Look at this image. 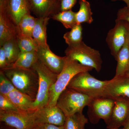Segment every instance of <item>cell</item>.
<instances>
[{
	"instance_id": "cell-1",
	"label": "cell",
	"mask_w": 129,
	"mask_h": 129,
	"mask_svg": "<svg viewBox=\"0 0 129 129\" xmlns=\"http://www.w3.org/2000/svg\"><path fill=\"white\" fill-rule=\"evenodd\" d=\"M1 71L17 90L35 100L39 89V78L34 70L10 67Z\"/></svg>"
},
{
	"instance_id": "cell-2",
	"label": "cell",
	"mask_w": 129,
	"mask_h": 129,
	"mask_svg": "<svg viewBox=\"0 0 129 129\" xmlns=\"http://www.w3.org/2000/svg\"><path fill=\"white\" fill-rule=\"evenodd\" d=\"M93 69L91 67L83 65L78 61L67 56L62 71L58 74L55 83L50 89L49 101L47 106L52 107L56 105L60 94L67 88L74 76L79 73L90 72Z\"/></svg>"
},
{
	"instance_id": "cell-3",
	"label": "cell",
	"mask_w": 129,
	"mask_h": 129,
	"mask_svg": "<svg viewBox=\"0 0 129 129\" xmlns=\"http://www.w3.org/2000/svg\"><path fill=\"white\" fill-rule=\"evenodd\" d=\"M32 69L37 72L39 78V89L34 103L36 111L48 105L50 89L55 83L58 75L51 71L39 59Z\"/></svg>"
},
{
	"instance_id": "cell-4",
	"label": "cell",
	"mask_w": 129,
	"mask_h": 129,
	"mask_svg": "<svg viewBox=\"0 0 129 129\" xmlns=\"http://www.w3.org/2000/svg\"><path fill=\"white\" fill-rule=\"evenodd\" d=\"M109 80L97 79L89 72H81L71 80L67 87L71 88L92 98L102 97Z\"/></svg>"
},
{
	"instance_id": "cell-5",
	"label": "cell",
	"mask_w": 129,
	"mask_h": 129,
	"mask_svg": "<svg viewBox=\"0 0 129 129\" xmlns=\"http://www.w3.org/2000/svg\"><path fill=\"white\" fill-rule=\"evenodd\" d=\"M94 98L67 87L60 94L56 106L66 116L83 112L85 107L89 106Z\"/></svg>"
},
{
	"instance_id": "cell-6",
	"label": "cell",
	"mask_w": 129,
	"mask_h": 129,
	"mask_svg": "<svg viewBox=\"0 0 129 129\" xmlns=\"http://www.w3.org/2000/svg\"><path fill=\"white\" fill-rule=\"evenodd\" d=\"M64 53L68 57L91 67L97 72L101 69L103 61L99 51L88 46L83 41L75 46L68 47Z\"/></svg>"
},
{
	"instance_id": "cell-7",
	"label": "cell",
	"mask_w": 129,
	"mask_h": 129,
	"mask_svg": "<svg viewBox=\"0 0 129 129\" xmlns=\"http://www.w3.org/2000/svg\"><path fill=\"white\" fill-rule=\"evenodd\" d=\"M128 23L127 21L116 19L115 26L109 31L107 35L106 42L111 55L116 60L127 40L128 32Z\"/></svg>"
},
{
	"instance_id": "cell-8",
	"label": "cell",
	"mask_w": 129,
	"mask_h": 129,
	"mask_svg": "<svg viewBox=\"0 0 129 129\" xmlns=\"http://www.w3.org/2000/svg\"><path fill=\"white\" fill-rule=\"evenodd\" d=\"M35 112L0 111V120L15 129H33L35 125Z\"/></svg>"
},
{
	"instance_id": "cell-9",
	"label": "cell",
	"mask_w": 129,
	"mask_h": 129,
	"mask_svg": "<svg viewBox=\"0 0 129 129\" xmlns=\"http://www.w3.org/2000/svg\"><path fill=\"white\" fill-rule=\"evenodd\" d=\"M35 123H47L59 126H64L66 116L62 111L56 105L46 106L35 111L34 113Z\"/></svg>"
},
{
	"instance_id": "cell-10",
	"label": "cell",
	"mask_w": 129,
	"mask_h": 129,
	"mask_svg": "<svg viewBox=\"0 0 129 129\" xmlns=\"http://www.w3.org/2000/svg\"><path fill=\"white\" fill-rule=\"evenodd\" d=\"M115 104L111 117L107 122L109 128H117L128 120L129 113V99L124 97H119L113 99Z\"/></svg>"
},
{
	"instance_id": "cell-11",
	"label": "cell",
	"mask_w": 129,
	"mask_h": 129,
	"mask_svg": "<svg viewBox=\"0 0 129 129\" xmlns=\"http://www.w3.org/2000/svg\"><path fill=\"white\" fill-rule=\"evenodd\" d=\"M0 7V12L6 13L16 26L24 15L31 13L28 0H5Z\"/></svg>"
},
{
	"instance_id": "cell-12",
	"label": "cell",
	"mask_w": 129,
	"mask_h": 129,
	"mask_svg": "<svg viewBox=\"0 0 129 129\" xmlns=\"http://www.w3.org/2000/svg\"><path fill=\"white\" fill-rule=\"evenodd\" d=\"M114 100L109 98L101 97L94 98L88 106L90 115L98 119H103L107 123L111 117Z\"/></svg>"
},
{
	"instance_id": "cell-13",
	"label": "cell",
	"mask_w": 129,
	"mask_h": 129,
	"mask_svg": "<svg viewBox=\"0 0 129 129\" xmlns=\"http://www.w3.org/2000/svg\"><path fill=\"white\" fill-rule=\"evenodd\" d=\"M31 12L37 18H51L60 12V0H28Z\"/></svg>"
},
{
	"instance_id": "cell-14",
	"label": "cell",
	"mask_w": 129,
	"mask_h": 129,
	"mask_svg": "<svg viewBox=\"0 0 129 129\" xmlns=\"http://www.w3.org/2000/svg\"><path fill=\"white\" fill-rule=\"evenodd\" d=\"M39 60L51 71L59 74L62 71L67 56L60 57L52 52L49 46L39 47L37 51Z\"/></svg>"
},
{
	"instance_id": "cell-15",
	"label": "cell",
	"mask_w": 129,
	"mask_h": 129,
	"mask_svg": "<svg viewBox=\"0 0 129 129\" xmlns=\"http://www.w3.org/2000/svg\"><path fill=\"white\" fill-rule=\"evenodd\" d=\"M102 97L112 99L124 97L129 99V78L125 76L114 77L109 80Z\"/></svg>"
},
{
	"instance_id": "cell-16",
	"label": "cell",
	"mask_w": 129,
	"mask_h": 129,
	"mask_svg": "<svg viewBox=\"0 0 129 129\" xmlns=\"http://www.w3.org/2000/svg\"><path fill=\"white\" fill-rule=\"evenodd\" d=\"M6 96L19 111L23 112L35 111L34 108L35 100L17 89L10 92Z\"/></svg>"
},
{
	"instance_id": "cell-17",
	"label": "cell",
	"mask_w": 129,
	"mask_h": 129,
	"mask_svg": "<svg viewBox=\"0 0 129 129\" xmlns=\"http://www.w3.org/2000/svg\"><path fill=\"white\" fill-rule=\"evenodd\" d=\"M17 35V26L6 13L0 12V46L6 40Z\"/></svg>"
},
{
	"instance_id": "cell-18",
	"label": "cell",
	"mask_w": 129,
	"mask_h": 129,
	"mask_svg": "<svg viewBox=\"0 0 129 129\" xmlns=\"http://www.w3.org/2000/svg\"><path fill=\"white\" fill-rule=\"evenodd\" d=\"M116 61L117 64L114 77L125 76L129 70V31L125 44L119 51Z\"/></svg>"
},
{
	"instance_id": "cell-19",
	"label": "cell",
	"mask_w": 129,
	"mask_h": 129,
	"mask_svg": "<svg viewBox=\"0 0 129 129\" xmlns=\"http://www.w3.org/2000/svg\"><path fill=\"white\" fill-rule=\"evenodd\" d=\"M50 18H37L32 32V37L39 47L49 46L47 40V27Z\"/></svg>"
},
{
	"instance_id": "cell-20",
	"label": "cell",
	"mask_w": 129,
	"mask_h": 129,
	"mask_svg": "<svg viewBox=\"0 0 129 129\" xmlns=\"http://www.w3.org/2000/svg\"><path fill=\"white\" fill-rule=\"evenodd\" d=\"M2 46L5 50L9 67H11L17 59L21 52L17 37L14 36L7 40Z\"/></svg>"
},
{
	"instance_id": "cell-21",
	"label": "cell",
	"mask_w": 129,
	"mask_h": 129,
	"mask_svg": "<svg viewBox=\"0 0 129 129\" xmlns=\"http://www.w3.org/2000/svg\"><path fill=\"white\" fill-rule=\"evenodd\" d=\"M39 60L37 51L22 52L11 67L24 69H32Z\"/></svg>"
},
{
	"instance_id": "cell-22",
	"label": "cell",
	"mask_w": 129,
	"mask_h": 129,
	"mask_svg": "<svg viewBox=\"0 0 129 129\" xmlns=\"http://www.w3.org/2000/svg\"><path fill=\"white\" fill-rule=\"evenodd\" d=\"M80 8L76 12V18L77 24H81L86 23L90 24L93 22L92 13L90 4L87 0H79Z\"/></svg>"
},
{
	"instance_id": "cell-23",
	"label": "cell",
	"mask_w": 129,
	"mask_h": 129,
	"mask_svg": "<svg viewBox=\"0 0 129 129\" xmlns=\"http://www.w3.org/2000/svg\"><path fill=\"white\" fill-rule=\"evenodd\" d=\"M37 19V18L34 17L30 14L24 15L17 25V35L32 37V32Z\"/></svg>"
},
{
	"instance_id": "cell-24",
	"label": "cell",
	"mask_w": 129,
	"mask_h": 129,
	"mask_svg": "<svg viewBox=\"0 0 129 129\" xmlns=\"http://www.w3.org/2000/svg\"><path fill=\"white\" fill-rule=\"evenodd\" d=\"M88 120L83 114V112L66 116L64 125V129H85Z\"/></svg>"
},
{
	"instance_id": "cell-25",
	"label": "cell",
	"mask_w": 129,
	"mask_h": 129,
	"mask_svg": "<svg viewBox=\"0 0 129 129\" xmlns=\"http://www.w3.org/2000/svg\"><path fill=\"white\" fill-rule=\"evenodd\" d=\"M68 46H74L83 42V27L81 24H77L63 36Z\"/></svg>"
},
{
	"instance_id": "cell-26",
	"label": "cell",
	"mask_w": 129,
	"mask_h": 129,
	"mask_svg": "<svg viewBox=\"0 0 129 129\" xmlns=\"http://www.w3.org/2000/svg\"><path fill=\"white\" fill-rule=\"evenodd\" d=\"M76 12L72 9L61 11L54 14L52 18L61 23L67 29H72L77 24L76 18Z\"/></svg>"
},
{
	"instance_id": "cell-27",
	"label": "cell",
	"mask_w": 129,
	"mask_h": 129,
	"mask_svg": "<svg viewBox=\"0 0 129 129\" xmlns=\"http://www.w3.org/2000/svg\"><path fill=\"white\" fill-rule=\"evenodd\" d=\"M16 37L21 52L37 51L39 46L33 37L21 34L17 35Z\"/></svg>"
},
{
	"instance_id": "cell-28",
	"label": "cell",
	"mask_w": 129,
	"mask_h": 129,
	"mask_svg": "<svg viewBox=\"0 0 129 129\" xmlns=\"http://www.w3.org/2000/svg\"><path fill=\"white\" fill-rule=\"evenodd\" d=\"M16 89L14 85L2 71H0V94L7 96Z\"/></svg>"
},
{
	"instance_id": "cell-29",
	"label": "cell",
	"mask_w": 129,
	"mask_h": 129,
	"mask_svg": "<svg viewBox=\"0 0 129 129\" xmlns=\"http://www.w3.org/2000/svg\"><path fill=\"white\" fill-rule=\"evenodd\" d=\"M19 111L6 96L0 94V111Z\"/></svg>"
},
{
	"instance_id": "cell-30",
	"label": "cell",
	"mask_w": 129,
	"mask_h": 129,
	"mask_svg": "<svg viewBox=\"0 0 129 129\" xmlns=\"http://www.w3.org/2000/svg\"><path fill=\"white\" fill-rule=\"evenodd\" d=\"M116 19L123 20L129 22V8L125 6L118 10Z\"/></svg>"
},
{
	"instance_id": "cell-31",
	"label": "cell",
	"mask_w": 129,
	"mask_h": 129,
	"mask_svg": "<svg viewBox=\"0 0 129 129\" xmlns=\"http://www.w3.org/2000/svg\"><path fill=\"white\" fill-rule=\"evenodd\" d=\"M77 0H60V12L72 9Z\"/></svg>"
},
{
	"instance_id": "cell-32",
	"label": "cell",
	"mask_w": 129,
	"mask_h": 129,
	"mask_svg": "<svg viewBox=\"0 0 129 129\" xmlns=\"http://www.w3.org/2000/svg\"><path fill=\"white\" fill-rule=\"evenodd\" d=\"M9 67L7 59L3 46H0V68L4 69Z\"/></svg>"
},
{
	"instance_id": "cell-33",
	"label": "cell",
	"mask_w": 129,
	"mask_h": 129,
	"mask_svg": "<svg viewBox=\"0 0 129 129\" xmlns=\"http://www.w3.org/2000/svg\"><path fill=\"white\" fill-rule=\"evenodd\" d=\"M33 129H64V126H59L50 124H36Z\"/></svg>"
},
{
	"instance_id": "cell-34",
	"label": "cell",
	"mask_w": 129,
	"mask_h": 129,
	"mask_svg": "<svg viewBox=\"0 0 129 129\" xmlns=\"http://www.w3.org/2000/svg\"><path fill=\"white\" fill-rule=\"evenodd\" d=\"M123 1L126 4V7L129 8V0H111L112 1L115 2L116 1Z\"/></svg>"
},
{
	"instance_id": "cell-35",
	"label": "cell",
	"mask_w": 129,
	"mask_h": 129,
	"mask_svg": "<svg viewBox=\"0 0 129 129\" xmlns=\"http://www.w3.org/2000/svg\"><path fill=\"white\" fill-rule=\"evenodd\" d=\"M123 126V129H129V119L127 120Z\"/></svg>"
},
{
	"instance_id": "cell-36",
	"label": "cell",
	"mask_w": 129,
	"mask_h": 129,
	"mask_svg": "<svg viewBox=\"0 0 129 129\" xmlns=\"http://www.w3.org/2000/svg\"><path fill=\"white\" fill-rule=\"evenodd\" d=\"M7 125V127L6 128H5V127H4V128H3V129L2 128V129H15L14 128H12V127H9V126H8V125Z\"/></svg>"
},
{
	"instance_id": "cell-37",
	"label": "cell",
	"mask_w": 129,
	"mask_h": 129,
	"mask_svg": "<svg viewBox=\"0 0 129 129\" xmlns=\"http://www.w3.org/2000/svg\"><path fill=\"white\" fill-rule=\"evenodd\" d=\"M125 76H127V77H128L129 78V70L128 71V72H127V74H126V75H125Z\"/></svg>"
},
{
	"instance_id": "cell-38",
	"label": "cell",
	"mask_w": 129,
	"mask_h": 129,
	"mask_svg": "<svg viewBox=\"0 0 129 129\" xmlns=\"http://www.w3.org/2000/svg\"><path fill=\"white\" fill-rule=\"evenodd\" d=\"M128 31H129V22H128Z\"/></svg>"
},
{
	"instance_id": "cell-39",
	"label": "cell",
	"mask_w": 129,
	"mask_h": 129,
	"mask_svg": "<svg viewBox=\"0 0 129 129\" xmlns=\"http://www.w3.org/2000/svg\"><path fill=\"white\" fill-rule=\"evenodd\" d=\"M110 129H118L116 128H111Z\"/></svg>"
},
{
	"instance_id": "cell-40",
	"label": "cell",
	"mask_w": 129,
	"mask_h": 129,
	"mask_svg": "<svg viewBox=\"0 0 129 129\" xmlns=\"http://www.w3.org/2000/svg\"><path fill=\"white\" fill-rule=\"evenodd\" d=\"M129 119V115H128V120Z\"/></svg>"
}]
</instances>
